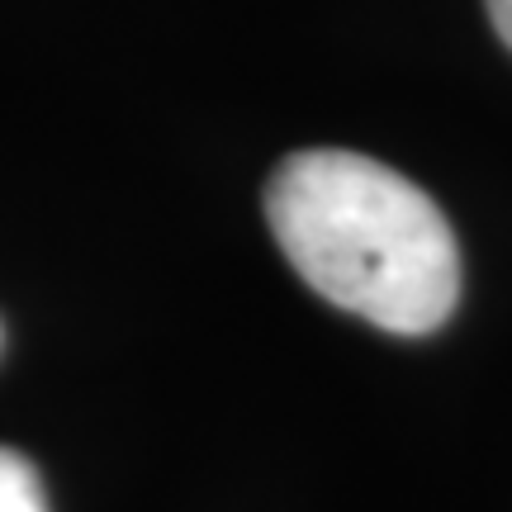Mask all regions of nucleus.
<instances>
[{"label":"nucleus","mask_w":512,"mask_h":512,"mask_svg":"<svg viewBox=\"0 0 512 512\" xmlns=\"http://www.w3.org/2000/svg\"><path fill=\"white\" fill-rule=\"evenodd\" d=\"M266 219L328 304L384 332H437L460 299V247L437 200L394 166L309 147L275 166Z\"/></svg>","instance_id":"f257e3e1"},{"label":"nucleus","mask_w":512,"mask_h":512,"mask_svg":"<svg viewBox=\"0 0 512 512\" xmlns=\"http://www.w3.org/2000/svg\"><path fill=\"white\" fill-rule=\"evenodd\" d=\"M0 512H48L38 470L10 446H0Z\"/></svg>","instance_id":"f03ea898"},{"label":"nucleus","mask_w":512,"mask_h":512,"mask_svg":"<svg viewBox=\"0 0 512 512\" xmlns=\"http://www.w3.org/2000/svg\"><path fill=\"white\" fill-rule=\"evenodd\" d=\"M484 5H489V19H494L498 38L512 48V0H484Z\"/></svg>","instance_id":"7ed1b4c3"}]
</instances>
